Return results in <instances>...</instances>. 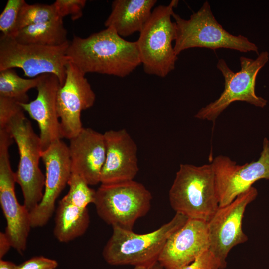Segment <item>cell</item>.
I'll return each mask as SVG.
<instances>
[{
  "instance_id": "obj_1",
  "label": "cell",
  "mask_w": 269,
  "mask_h": 269,
  "mask_svg": "<svg viewBox=\"0 0 269 269\" xmlns=\"http://www.w3.org/2000/svg\"><path fill=\"white\" fill-rule=\"evenodd\" d=\"M66 56L85 74L97 73L123 78L141 64L137 42L126 40L111 27L86 38L74 36Z\"/></svg>"
},
{
  "instance_id": "obj_2",
  "label": "cell",
  "mask_w": 269,
  "mask_h": 269,
  "mask_svg": "<svg viewBox=\"0 0 269 269\" xmlns=\"http://www.w3.org/2000/svg\"><path fill=\"white\" fill-rule=\"evenodd\" d=\"M169 200L176 213L208 222L219 207L211 163L180 164L169 191Z\"/></svg>"
},
{
  "instance_id": "obj_3",
  "label": "cell",
  "mask_w": 269,
  "mask_h": 269,
  "mask_svg": "<svg viewBox=\"0 0 269 269\" xmlns=\"http://www.w3.org/2000/svg\"><path fill=\"white\" fill-rule=\"evenodd\" d=\"M176 213L168 222L148 233L137 234L117 227H112L111 236L104 246L102 256L113 266L146 265L158 261L168 239L188 220Z\"/></svg>"
},
{
  "instance_id": "obj_4",
  "label": "cell",
  "mask_w": 269,
  "mask_h": 269,
  "mask_svg": "<svg viewBox=\"0 0 269 269\" xmlns=\"http://www.w3.org/2000/svg\"><path fill=\"white\" fill-rule=\"evenodd\" d=\"M24 111L21 106L0 129H5L17 145L19 161L15 172V181L21 187L23 205L30 212L42 199L45 177L39 166L42 152L40 137L35 133Z\"/></svg>"
},
{
  "instance_id": "obj_5",
  "label": "cell",
  "mask_w": 269,
  "mask_h": 269,
  "mask_svg": "<svg viewBox=\"0 0 269 269\" xmlns=\"http://www.w3.org/2000/svg\"><path fill=\"white\" fill-rule=\"evenodd\" d=\"M172 18L176 25L174 49L177 56L185 50L196 47L213 50L226 48L259 54L258 47L248 38L241 35L235 36L223 28L213 15L208 1L189 19L181 18L174 12Z\"/></svg>"
},
{
  "instance_id": "obj_6",
  "label": "cell",
  "mask_w": 269,
  "mask_h": 269,
  "mask_svg": "<svg viewBox=\"0 0 269 269\" xmlns=\"http://www.w3.org/2000/svg\"><path fill=\"white\" fill-rule=\"evenodd\" d=\"M178 2L172 0L167 5L154 8L139 33L136 42L146 74L165 77L175 69L178 56L172 42L176 38V25L171 18Z\"/></svg>"
},
{
  "instance_id": "obj_7",
  "label": "cell",
  "mask_w": 269,
  "mask_h": 269,
  "mask_svg": "<svg viewBox=\"0 0 269 269\" xmlns=\"http://www.w3.org/2000/svg\"><path fill=\"white\" fill-rule=\"evenodd\" d=\"M152 196L141 183L131 180L102 184L94 204L99 217L112 227L133 230L136 221L150 209Z\"/></svg>"
},
{
  "instance_id": "obj_8",
  "label": "cell",
  "mask_w": 269,
  "mask_h": 269,
  "mask_svg": "<svg viewBox=\"0 0 269 269\" xmlns=\"http://www.w3.org/2000/svg\"><path fill=\"white\" fill-rule=\"evenodd\" d=\"M269 60V53L263 51L255 59L244 56L240 58V70L234 72L223 59H219L216 66L225 80L224 89L218 99L201 108L194 117L214 122L233 102L243 101L256 107H264L267 101L255 93L257 75Z\"/></svg>"
},
{
  "instance_id": "obj_9",
  "label": "cell",
  "mask_w": 269,
  "mask_h": 269,
  "mask_svg": "<svg viewBox=\"0 0 269 269\" xmlns=\"http://www.w3.org/2000/svg\"><path fill=\"white\" fill-rule=\"evenodd\" d=\"M69 42L58 46L23 44L14 38L1 34L0 71L19 68L29 78L53 74L58 78L61 86L64 83L66 66L69 62L66 56Z\"/></svg>"
},
{
  "instance_id": "obj_10",
  "label": "cell",
  "mask_w": 269,
  "mask_h": 269,
  "mask_svg": "<svg viewBox=\"0 0 269 269\" xmlns=\"http://www.w3.org/2000/svg\"><path fill=\"white\" fill-rule=\"evenodd\" d=\"M13 139L0 130V203L6 221L5 233L12 247L22 254L31 227L30 212L18 201L15 192V172L11 168L9 147Z\"/></svg>"
},
{
  "instance_id": "obj_11",
  "label": "cell",
  "mask_w": 269,
  "mask_h": 269,
  "mask_svg": "<svg viewBox=\"0 0 269 269\" xmlns=\"http://www.w3.org/2000/svg\"><path fill=\"white\" fill-rule=\"evenodd\" d=\"M257 195V190L252 186L229 204L219 207L207 222L209 250L220 261L222 269L227 267L226 259L231 250L248 240L242 229L243 218L247 205Z\"/></svg>"
},
{
  "instance_id": "obj_12",
  "label": "cell",
  "mask_w": 269,
  "mask_h": 269,
  "mask_svg": "<svg viewBox=\"0 0 269 269\" xmlns=\"http://www.w3.org/2000/svg\"><path fill=\"white\" fill-rule=\"evenodd\" d=\"M219 199V207L232 202L257 181L269 180V140L265 138L263 149L256 161L240 165L229 157L218 155L211 162Z\"/></svg>"
},
{
  "instance_id": "obj_13",
  "label": "cell",
  "mask_w": 269,
  "mask_h": 269,
  "mask_svg": "<svg viewBox=\"0 0 269 269\" xmlns=\"http://www.w3.org/2000/svg\"><path fill=\"white\" fill-rule=\"evenodd\" d=\"M65 74L64 83L57 94V108L62 137L70 140L83 128L81 112L94 105L96 96L85 74L70 61Z\"/></svg>"
},
{
  "instance_id": "obj_14",
  "label": "cell",
  "mask_w": 269,
  "mask_h": 269,
  "mask_svg": "<svg viewBox=\"0 0 269 269\" xmlns=\"http://www.w3.org/2000/svg\"><path fill=\"white\" fill-rule=\"evenodd\" d=\"M46 176L43 196L36 207L30 212L32 228L43 227L51 218L55 202L72 174L68 146L61 139L52 143L42 152Z\"/></svg>"
},
{
  "instance_id": "obj_15",
  "label": "cell",
  "mask_w": 269,
  "mask_h": 269,
  "mask_svg": "<svg viewBox=\"0 0 269 269\" xmlns=\"http://www.w3.org/2000/svg\"><path fill=\"white\" fill-rule=\"evenodd\" d=\"M60 86L55 75H39L36 98L30 102L19 103L38 125L42 151L63 138L57 108V94Z\"/></svg>"
},
{
  "instance_id": "obj_16",
  "label": "cell",
  "mask_w": 269,
  "mask_h": 269,
  "mask_svg": "<svg viewBox=\"0 0 269 269\" xmlns=\"http://www.w3.org/2000/svg\"><path fill=\"white\" fill-rule=\"evenodd\" d=\"M207 222L188 219L168 239L158 259L165 269H180L209 248Z\"/></svg>"
},
{
  "instance_id": "obj_17",
  "label": "cell",
  "mask_w": 269,
  "mask_h": 269,
  "mask_svg": "<svg viewBox=\"0 0 269 269\" xmlns=\"http://www.w3.org/2000/svg\"><path fill=\"white\" fill-rule=\"evenodd\" d=\"M103 134L106 154L100 183L109 184L133 180L139 171L135 142L124 129L108 130Z\"/></svg>"
},
{
  "instance_id": "obj_18",
  "label": "cell",
  "mask_w": 269,
  "mask_h": 269,
  "mask_svg": "<svg viewBox=\"0 0 269 269\" xmlns=\"http://www.w3.org/2000/svg\"><path fill=\"white\" fill-rule=\"evenodd\" d=\"M69 140L72 173L80 176L89 185L100 183L106 154L104 134L83 127Z\"/></svg>"
},
{
  "instance_id": "obj_19",
  "label": "cell",
  "mask_w": 269,
  "mask_h": 269,
  "mask_svg": "<svg viewBox=\"0 0 269 269\" xmlns=\"http://www.w3.org/2000/svg\"><path fill=\"white\" fill-rule=\"evenodd\" d=\"M156 0H115L105 26L122 37L140 33L150 17Z\"/></svg>"
},
{
  "instance_id": "obj_20",
  "label": "cell",
  "mask_w": 269,
  "mask_h": 269,
  "mask_svg": "<svg viewBox=\"0 0 269 269\" xmlns=\"http://www.w3.org/2000/svg\"><path fill=\"white\" fill-rule=\"evenodd\" d=\"M89 223L87 208L77 206L64 197L59 201L53 230L54 235L59 242L67 243L81 236Z\"/></svg>"
},
{
  "instance_id": "obj_21",
  "label": "cell",
  "mask_w": 269,
  "mask_h": 269,
  "mask_svg": "<svg viewBox=\"0 0 269 269\" xmlns=\"http://www.w3.org/2000/svg\"><path fill=\"white\" fill-rule=\"evenodd\" d=\"M63 18L26 26L19 30L15 40L23 44L58 46L69 42Z\"/></svg>"
},
{
  "instance_id": "obj_22",
  "label": "cell",
  "mask_w": 269,
  "mask_h": 269,
  "mask_svg": "<svg viewBox=\"0 0 269 269\" xmlns=\"http://www.w3.org/2000/svg\"><path fill=\"white\" fill-rule=\"evenodd\" d=\"M39 76L34 78H23L13 69L0 71V97L11 99L18 103H27V92L36 88Z\"/></svg>"
},
{
  "instance_id": "obj_23",
  "label": "cell",
  "mask_w": 269,
  "mask_h": 269,
  "mask_svg": "<svg viewBox=\"0 0 269 269\" xmlns=\"http://www.w3.org/2000/svg\"><path fill=\"white\" fill-rule=\"evenodd\" d=\"M62 18L60 17L53 4H28L26 2L21 7L17 24L18 31L26 26Z\"/></svg>"
},
{
  "instance_id": "obj_24",
  "label": "cell",
  "mask_w": 269,
  "mask_h": 269,
  "mask_svg": "<svg viewBox=\"0 0 269 269\" xmlns=\"http://www.w3.org/2000/svg\"><path fill=\"white\" fill-rule=\"evenodd\" d=\"M24 0H8L0 15L1 34L14 38L18 32L17 24L20 11L25 3Z\"/></svg>"
},
{
  "instance_id": "obj_25",
  "label": "cell",
  "mask_w": 269,
  "mask_h": 269,
  "mask_svg": "<svg viewBox=\"0 0 269 269\" xmlns=\"http://www.w3.org/2000/svg\"><path fill=\"white\" fill-rule=\"evenodd\" d=\"M86 2V0H57L53 4L60 17L71 15L74 21L82 16Z\"/></svg>"
},
{
  "instance_id": "obj_26",
  "label": "cell",
  "mask_w": 269,
  "mask_h": 269,
  "mask_svg": "<svg viewBox=\"0 0 269 269\" xmlns=\"http://www.w3.org/2000/svg\"><path fill=\"white\" fill-rule=\"evenodd\" d=\"M180 269H222L220 261L209 249Z\"/></svg>"
},
{
  "instance_id": "obj_27",
  "label": "cell",
  "mask_w": 269,
  "mask_h": 269,
  "mask_svg": "<svg viewBox=\"0 0 269 269\" xmlns=\"http://www.w3.org/2000/svg\"><path fill=\"white\" fill-rule=\"evenodd\" d=\"M58 265L55 260L39 256L33 257L17 265L16 269H55Z\"/></svg>"
},
{
  "instance_id": "obj_28",
  "label": "cell",
  "mask_w": 269,
  "mask_h": 269,
  "mask_svg": "<svg viewBox=\"0 0 269 269\" xmlns=\"http://www.w3.org/2000/svg\"><path fill=\"white\" fill-rule=\"evenodd\" d=\"M12 247V245L9 239L7 237L5 232H0V259L8 252Z\"/></svg>"
},
{
  "instance_id": "obj_29",
  "label": "cell",
  "mask_w": 269,
  "mask_h": 269,
  "mask_svg": "<svg viewBox=\"0 0 269 269\" xmlns=\"http://www.w3.org/2000/svg\"><path fill=\"white\" fill-rule=\"evenodd\" d=\"M134 269H163V267L158 261L146 265L134 267Z\"/></svg>"
},
{
  "instance_id": "obj_30",
  "label": "cell",
  "mask_w": 269,
  "mask_h": 269,
  "mask_svg": "<svg viewBox=\"0 0 269 269\" xmlns=\"http://www.w3.org/2000/svg\"><path fill=\"white\" fill-rule=\"evenodd\" d=\"M16 267L17 265L12 262L0 260V269H16Z\"/></svg>"
}]
</instances>
